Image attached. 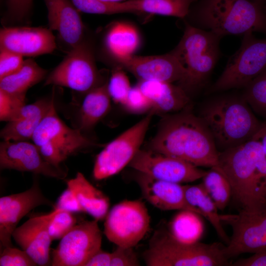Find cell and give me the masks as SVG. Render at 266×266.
<instances>
[{"instance_id": "1", "label": "cell", "mask_w": 266, "mask_h": 266, "mask_svg": "<svg viewBox=\"0 0 266 266\" xmlns=\"http://www.w3.org/2000/svg\"><path fill=\"white\" fill-rule=\"evenodd\" d=\"M149 149L218 170V151L202 119L190 108L169 114L161 121Z\"/></svg>"}, {"instance_id": "2", "label": "cell", "mask_w": 266, "mask_h": 266, "mask_svg": "<svg viewBox=\"0 0 266 266\" xmlns=\"http://www.w3.org/2000/svg\"><path fill=\"white\" fill-rule=\"evenodd\" d=\"M218 171L227 178L240 209L266 208V155L261 143L251 139L218 152Z\"/></svg>"}, {"instance_id": "3", "label": "cell", "mask_w": 266, "mask_h": 266, "mask_svg": "<svg viewBox=\"0 0 266 266\" xmlns=\"http://www.w3.org/2000/svg\"><path fill=\"white\" fill-rule=\"evenodd\" d=\"M199 116L208 127L218 152L252 139L263 124L243 96L213 98L203 104Z\"/></svg>"}, {"instance_id": "4", "label": "cell", "mask_w": 266, "mask_h": 266, "mask_svg": "<svg viewBox=\"0 0 266 266\" xmlns=\"http://www.w3.org/2000/svg\"><path fill=\"white\" fill-rule=\"evenodd\" d=\"M195 16L201 28L220 37L266 32V14L259 3L249 0H201Z\"/></svg>"}, {"instance_id": "5", "label": "cell", "mask_w": 266, "mask_h": 266, "mask_svg": "<svg viewBox=\"0 0 266 266\" xmlns=\"http://www.w3.org/2000/svg\"><path fill=\"white\" fill-rule=\"evenodd\" d=\"M220 243L182 242L169 232L155 233L143 257L148 266H222L230 265Z\"/></svg>"}, {"instance_id": "6", "label": "cell", "mask_w": 266, "mask_h": 266, "mask_svg": "<svg viewBox=\"0 0 266 266\" xmlns=\"http://www.w3.org/2000/svg\"><path fill=\"white\" fill-rule=\"evenodd\" d=\"M220 37L212 32L186 23L184 34L171 52L186 70L179 83L188 95L202 87L213 69L219 55Z\"/></svg>"}, {"instance_id": "7", "label": "cell", "mask_w": 266, "mask_h": 266, "mask_svg": "<svg viewBox=\"0 0 266 266\" xmlns=\"http://www.w3.org/2000/svg\"><path fill=\"white\" fill-rule=\"evenodd\" d=\"M31 139L43 157L57 167H61V163L69 156L97 145L79 129L71 128L66 125L58 116L55 103Z\"/></svg>"}, {"instance_id": "8", "label": "cell", "mask_w": 266, "mask_h": 266, "mask_svg": "<svg viewBox=\"0 0 266 266\" xmlns=\"http://www.w3.org/2000/svg\"><path fill=\"white\" fill-rule=\"evenodd\" d=\"M104 83L96 66L92 46L85 38L48 74L44 85L65 87L86 94Z\"/></svg>"}, {"instance_id": "9", "label": "cell", "mask_w": 266, "mask_h": 266, "mask_svg": "<svg viewBox=\"0 0 266 266\" xmlns=\"http://www.w3.org/2000/svg\"><path fill=\"white\" fill-rule=\"evenodd\" d=\"M266 69V38L257 39L252 32L244 34L239 49L229 59L211 92L245 88Z\"/></svg>"}, {"instance_id": "10", "label": "cell", "mask_w": 266, "mask_h": 266, "mask_svg": "<svg viewBox=\"0 0 266 266\" xmlns=\"http://www.w3.org/2000/svg\"><path fill=\"white\" fill-rule=\"evenodd\" d=\"M154 113L120 134L97 155L93 167L95 179L100 180L117 174L129 165L140 149Z\"/></svg>"}, {"instance_id": "11", "label": "cell", "mask_w": 266, "mask_h": 266, "mask_svg": "<svg viewBox=\"0 0 266 266\" xmlns=\"http://www.w3.org/2000/svg\"><path fill=\"white\" fill-rule=\"evenodd\" d=\"M150 222V217L143 202L125 200L108 212L104 233L117 246L133 247L148 231Z\"/></svg>"}, {"instance_id": "12", "label": "cell", "mask_w": 266, "mask_h": 266, "mask_svg": "<svg viewBox=\"0 0 266 266\" xmlns=\"http://www.w3.org/2000/svg\"><path fill=\"white\" fill-rule=\"evenodd\" d=\"M96 219L76 224L51 251L52 266H85L101 249L102 234Z\"/></svg>"}, {"instance_id": "13", "label": "cell", "mask_w": 266, "mask_h": 266, "mask_svg": "<svg viewBox=\"0 0 266 266\" xmlns=\"http://www.w3.org/2000/svg\"><path fill=\"white\" fill-rule=\"evenodd\" d=\"M233 234L225 252L230 259L242 253L266 251V208L257 211L240 209L237 214L221 215Z\"/></svg>"}, {"instance_id": "14", "label": "cell", "mask_w": 266, "mask_h": 266, "mask_svg": "<svg viewBox=\"0 0 266 266\" xmlns=\"http://www.w3.org/2000/svg\"><path fill=\"white\" fill-rule=\"evenodd\" d=\"M129 165L153 178L180 184L202 178L206 172L186 161L149 149H140Z\"/></svg>"}, {"instance_id": "15", "label": "cell", "mask_w": 266, "mask_h": 266, "mask_svg": "<svg viewBox=\"0 0 266 266\" xmlns=\"http://www.w3.org/2000/svg\"><path fill=\"white\" fill-rule=\"evenodd\" d=\"M1 169L28 171L63 179L67 172L48 162L34 143L27 141L3 140L0 144Z\"/></svg>"}, {"instance_id": "16", "label": "cell", "mask_w": 266, "mask_h": 266, "mask_svg": "<svg viewBox=\"0 0 266 266\" xmlns=\"http://www.w3.org/2000/svg\"><path fill=\"white\" fill-rule=\"evenodd\" d=\"M47 205L54 207L42 194L38 181L24 192L0 198V248L13 246L12 234L20 220L37 206Z\"/></svg>"}, {"instance_id": "17", "label": "cell", "mask_w": 266, "mask_h": 266, "mask_svg": "<svg viewBox=\"0 0 266 266\" xmlns=\"http://www.w3.org/2000/svg\"><path fill=\"white\" fill-rule=\"evenodd\" d=\"M43 1L47 9L49 29L57 32V44L67 54L86 38L80 11L71 0Z\"/></svg>"}, {"instance_id": "18", "label": "cell", "mask_w": 266, "mask_h": 266, "mask_svg": "<svg viewBox=\"0 0 266 266\" xmlns=\"http://www.w3.org/2000/svg\"><path fill=\"white\" fill-rule=\"evenodd\" d=\"M57 46L56 37L49 28L12 26L0 30V50L23 57L50 54Z\"/></svg>"}, {"instance_id": "19", "label": "cell", "mask_w": 266, "mask_h": 266, "mask_svg": "<svg viewBox=\"0 0 266 266\" xmlns=\"http://www.w3.org/2000/svg\"><path fill=\"white\" fill-rule=\"evenodd\" d=\"M139 80L180 82L186 70L172 53L148 56L132 55L116 60Z\"/></svg>"}, {"instance_id": "20", "label": "cell", "mask_w": 266, "mask_h": 266, "mask_svg": "<svg viewBox=\"0 0 266 266\" xmlns=\"http://www.w3.org/2000/svg\"><path fill=\"white\" fill-rule=\"evenodd\" d=\"M55 209L47 214L32 217L13 231L12 237L33 260L40 266L51 265V244L48 224Z\"/></svg>"}, {"instance_id": "21", "label": "cell", "mask_w": 266, "mask_h": 266, "mask_svg": "<svg viewBox=\"0 0 266 266\" xmlns=\"http://www.w3.org/2000/svg\"><path fill=\"white\" fill-rule=\"evenodd\" d=\"M136 181L143 197L155 207L163 210H187L203 216L199 209L188 202L185 186L180 183L158 179L140 172Z\"/></svg>"}, {"instance_id": "22", "label": "cell", "mask_w": 266, "mask_h": 266, "mask_svg": "<svg viewBox=\"0 0 266 266\" xmlns=\"http://www.w3.org/2000/svg\"><path fill=\"white\" fill-rule=\"evenodd\" d=\"M54 91L50 97L38 100L26 104L17 117L7 122L0 131L3 140L27 141L32 137L54 102Z\"/></svg>"}, {"instance_id": "23", "label": "cell", "mask_w": 266, "mask_h": 266, "mask_svg": "<svg viewBox=\"0 0 266 266\" xmlns=\"http://www.w3.org/2000/svg\"><path fill=\"white\" fill-rule=\"evenodd\" d=\"M137 85L151 101L154 113H174L190 108L189 95L179 85L156 80H139Z\"/></svg>"}, {"instance_id": "24", "label": "cell", "mask_w": 266, "mask_h": 266, "mask_svg": "<svg viewBox=\"0 0 266 266\" xmlns=\"http://www.w3.org/2000/svg\"><path fill=\"white\" fill-rule=\"evenodd\" d=\"M67 187L73 193L84 213L98 221L105 218L109 207V200L102 191L93 186L80 172L67 181Z\"/></svg>"}, {"instance_id": "25", "label": "cell", "mask_w": 266, "mask_h": 266, "mask_svg": "<svg viewBox=\"0 0 266 266\" xmlns=\"http://www.w3.org/2000/svg\"><path fill=\"white\" fill-rule=\"evenodd\" d=\"M110 100L107 82L86 94L79 111L78 128L84 133L95 126L108 113Z\"/></svg>"}, {"instance_id": "26", "label": "cell", "mask_w": 266, "mask_h": 266, "mask_svg": "<svg viewBox=\"0 0 266 266\" xmlns=\"http://www.w3.org/2000/svg\"><path fill=\"white\" fill-rule=\"evenodd\" d=\"M103 41L108 53L117 60L133 55L139 45L140 38L133 26L116 23L107 30Z\"/></svg>"}, {"instance_id": "27", "label": "cell", "mask_w": 266, "mask_h": 266, "mask_svg": "<svg viewBox=\"0 0 266 266\" xmlns=\"http://www.w3.org/2000/svg\"><path fill=\"white\" fill-rule=\"evenodd\" d=\"M48 70L31 58L24 60L15 72L0 79V89L11 94H26L32 86L46 78Z\"/></svg>"}, {"instance_id": "28", "label": "cell", "mask_w": 266, "mask_h": 266, "mask_svg": "<svg viewBox=\"0 0 266 266\" xmlns=\"http://www.w3.org/2000/svg\"><path fill=\"white\" fill-rule=\"evenodd\" d=\"M187 201L192 206L199 209L213 226L219 237L227 244L230 239L227 235L222 225L221 215L211 198L202 183L194 185H185Z\"/></svg>"}, {"instance_id": "29", "label": "cell", "mask_w": 266, "mask_h": 266, "mask_svg": "<svg viewBox=\"0 0 266 266\" xmlns=\"http://www.w3.org/2000/svg\"><path fill=\"white\" fill-rule=\"evenodd\" d=\"M197 0H127L135 14H149L183 18Z\"/></svg>"}, {"instance_id": "30", "label": "cell", "mask_w": 266, "mask_h": 266, "mask_svg": "<svg viewBox=\"0 0 266 266\" xmlns=\"http://www.w3.org/2000/svg\"><path fill=\"white\" fill-rule=\"evenodd\" d=\"M198 214L187 210H181L175 215L169 225V233L178 240L186 243L198 241L203 231Z\"/></svg>"}, {"instance_id": "31", "label": "cell", "mask_w": 266, "mask_h": 266, "mask_svg": "<svg viewBox=\"0 0 266 266\" xmlns=\"http://www.w3.org/2000/svg\"><path fill=\"white\" fill-rule=\"evenodd\" d=\"M201 183L219 210H223L232 197L230 182L224 175L212 168L206 171Z\"/></svg>"}, {"instance_id": "32", "label": "cell", "mask_w": 266, "mask_h": 266, "mask_svg": "<svg viewBox=\"0 0 266 266\" xmlns=\"http://www.w3.org/2000/svg\"><path fill=\"white\" fill-rule=\"evenodd\" d=\"M244 88L242 96L253 112L266 120V69Z\"/></svg>"}, {"instance_id": "33", "label": "cell", "mask_w": 266, "mask_h": 266, "mask_svg": "<svg viewBox=\"0 0 266 266\" xmlns=\"http://www.w3.org/2000/svg\"><path fill=\"white\" fill-rule=\"evenodd\" d=\"M80 11L94 14L134 13L127 0L120 2H109L101 0H71Z\"/></svg>"}, {"instance_id": "34", "label": "cell", "mask_w": 266, "mask_h": 266, "mask_svg": "<svg viewBox=\"0 0 266 266\" xmlns=\"http://www.w3.org/2000/svg\"><path fill=\"white\" fill-rule=\"evenodd\" d=\"M33 0H6V10L1 19L5 26L29 24Z\"/></svg>"}, {"instance_id": "35", "label": "cell", "mask_w": 266, "mask_h": 266, "mask_svg": "<svg viewBox=\"0 0 266 266\" xmlns=\"http://www.w3.org/2000/svg\"><path fill=\"white\" fill-rule=\"evenodd\" d=\"M49 222L48 232L52 240L61 239L67 234L77 223L73 213L58 208Z\"/></svg>"}, {"instance_id": "36", "label": "cell", "mask_w": 266, "mask_h": 266, "mask_svg": "<svg viewBox=\"0 0 266 266\" xmlns=\"http://www.w3.org/2000/svg\"><path fill=\"white\" fill-rule=\"evenodd\" d=\"M26 94H11L0 89V120H14L26 105Z\"/></svg>"}, {"instance_id": "37", "label": "cell", "mask_w": 266, "mask_h": 266, "mask_svg": "<svg viewBox=\"0 0 266 266\" xmlns=\"http://www.w3.org/2000/svg\"><path fill=\"white\" fill-rule=\"evenodd\" d=\"M131 88L124 71L120 67L115 68L107 82V90L111 99L115 103L123 105Z\"/></svg>"}, {"instance_id": "38", "label": "cell", "mask_w": 266, "mask_h": 266, "mask_svg": "<svg viewBox=\"0 0 266 266\" xmlns=\"http://www.w3.org/2000/svg\"><path fill=\"white\" fill-rule=\"evenodd\" d=\"M122 105L129 112L135 114L143 113L152 109L151 101L137 85L131 88Z\"/></svg>"}, {"instance_id": "39", "label": "cell", "mask_w": 266, "mask_h": 266, "mask_svg": "<svg viewBox=\"0 0 266 266\" xmlns=\"http://www.w3.org/2000/svg\"><path fill=\"white\" fill-rule=\"evenodd\" d=\"M0 266H35L37 264L23 250L13 246L7 247L0 251Z\"/></svg>"}, {"instance_id": "40", "label": "cell", "mask_w": 266, "mask_h": 266, "mask_svg": "<svg viewBox=\"0 0 266 266\" xmlns=\"http://www.w3.org/2000/svg\"><path fill=\"white\" fill-rule=\"evenodd\" d=\"M23 56L5 50H0V79L18 70L23 65Z\"/></svg>"}, {"instance_id": "41", "label": "cell", "mask_w": 266, "mask_h": 266, "mask_svg": "<svg viewBox=\"0 0 266 266\" xmlns=\"http://www.w3.org/2000/svg\"><path fill=\"white\" fill-rule=\"evenodd\" d=\"M140 263L133 247L117 246L111 253L110 266H137Z\"/></svg>"}, {"instance_id": "42", "label": "cell", "mask_w": 266, "mask_h": 266, "mask_svg": "<svg viewBox=\"0 0 266 266\" xmlns=\"http://www.w3.org/2000/svg\"><path fill=\"white\" fill-rule=\"evenodd\" d=\"M54 208L61 209L72 213L84 212L74 194L67 187L58 198Z\"/></svg>"}, {"instance_id": "43", "label": "cell", "mask_w": 266, "mask_h": 266, "mask_svg": "<svg viewBox=\"0 0 266 266\" xmlns=\"http://www.w3.org/2000/svg\"><path fill=\"white\" fill-rule=\"evenodd\" d=\"M233 266H266V251L254 253L252 256L239 259L231 264Z\"/></svg>"}, {"instance_id": "44", "label": "cell", "mask_w": 266, "mask_h": 266, "mask_svg": "<svg viewBox=\"0 0 266 266\" xmlns=\"http://www.w3.org/2000/svg\"><path fill=\"white\" fill-rule=\"evenodd\" d=\"M111 259V253L101 249L88 261L85 266H110Z\"/></svg>"}, {"instance_id": "45", "label": "cell", "mask_w": 266, "mask_h": 266, "mask_svg": "<svg viewBox=\"0 0 266 266\" xmlns=\"http://www.w3.org/2000/svg\"><path fill=\"white\" fill-rule=\"evenodd\" d=\"M252 139L258 140L261 143L266 155V122L263 123Z\"/></svg>"}, {"instance_id": "46", "label": "cell", "mask_w": 266, "mask_h": 266, "mask_svg": "<svg viewBox=\"0 0 266 266\" xmlns=\"http://www.w3.org/2000/svg\"><path fill=\"white\" fill-rule=\"evenodd\" d=\"M104 1L109 2H120L125 1L127 0H101Z\"/></svg>"}, {"instance_id": "47", "label": "cell", "mask_w": 266, "mask_h": 266, "mask_svg": "<svg viewBox=\"0 0 266 266\" xmlns=\"http://www.w3.org/2000/svg\"><path fill=\"white\" fill-rule=\"evenodd\" d=\"M256 2L259 3V4H260V2L263 0H255Z\"/></svg>"}]
</instances>
